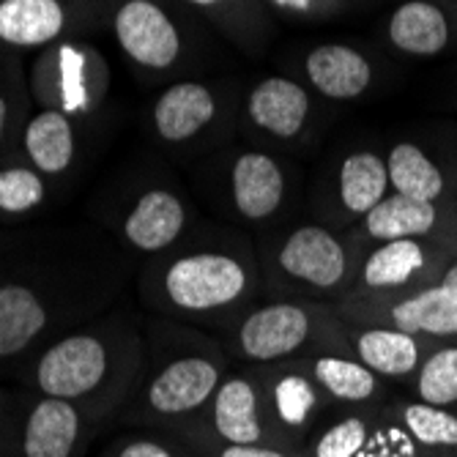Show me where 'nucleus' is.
<instances>
[{"label":"nucleus","instance_id":"nucleus-1","mask_svg":"<svg viewBox=\"0 0 457 457\" xmlns=\"http://www.w3.org/2000/svg\"><path fill=\"white\" fill-rule=\"evenodd\" d=\"M143 271L145 302L187 323L222 328L263 296L255 238L233 225H203Z\"/></svg>","mask_w":457,"mask_h":457},{"label":"nucleus","instance_id":"nucleus-2","mask_svg":"<svg viewBox=\"0 0 457 457\" xmlns=\"http://www.w3.org/2000/svg\"><path fill=\"white\" fill-rule=\"evenodd\" d=\"M263 296L302 299L337 307L356 285L364 244L320 220L282 222L258 233Z\"/></svg>","mask_w":457,"mask_h":457},{"label":"nucleus","instance_id":"nucleus-3","mask_svg":"<svg viewBox=\"0 0 457 457\" xmlns=\"http://www.w3.org/2000/svg\"><path fill=\"white\" fill-rule=\"evenodd\" d=\"M140 370V340L118 326H91L55 337L30 361L36 395L110 408L127 392Z\"/></svg>","mask_w":457,"mask_h":457},{"label":"nucleus","instance_id":"nucleus-4","mask_svg":"<svg viewBox=\"0 0 457 457\" xmlns=\"http://www.w3.org/2000/svg\"><path fill=\"white\" fill-rule=\"evenodd\" d=\"M345 320L331 304L261 296L220 331L233 364H277L318 351L345 353Z\"/></svg>","mask_w":457,"mask_h":457},{"label":"nucleus","instance_id":"nucleus-5","mask_svg":"<svg viewBox=\"0 0 457 457\" xmlns=\"http://www.w3.org/2000/svg\"><path fill=\"white\" fill-rule=\"evenodd\" d=\"M99 279L91 266L66 261L0 271V361L20 359L45 343L50 328L66 318L69 302Z\"/></svg>","mask_w":457,"mask_h":457},{"label":"nucleus","instance_id":"nucleus-6","mask_svg":"<svg viewBox=\"0 0 457 457\" xmlns=\"http://www.w3.org/2000/svg\"><path fill=\"white\" fill-rule=\"evenodd\" d=\"M230 367L233 361L217 337L184 328L145 376L140 411L151 422L179 430L209 405Z\"/></svg>","mask_w":457,"mask_h":457},{"label":"nucleus","instance_id":"nucleus-7","mask_svg":"<svg viewBox=\"0 0 457 457\" xmlns=\"http://www.w3.org/2000/svg\"><path fill=\"white\" fill-rule=\"evenodd\" d=\"M181 441L195 452L205 444H277L287 446L269 413L261 367L238 364L225 372L222 384L197 417L179 428ZM290 449V446H287Z\"/></svg>","mask_w":457,"mask_h":457},{"label":"nucleus","instance_id":"nucleus-8","mask_svg":"<svg viewBox=\"0 0 457 457\" xmlns=\"http://www.w3.org/2000/svg\"><path fill=\"white\" fill-rule=\"evenodd\" d=\"M220 214L246 233H266L290 217L294 181L287 168L266 151H238L217 184Z\"/></svg>","mask_w":457,"mask_h":457},{"label":"nucleus","instance_id":"nucleus-9","mask_svg":"<svg viewBox=\"0 0 457 457\" xmlns=\"http://www.w3.org/2000/svg\"><path fill=\"white\" fill-rule=\"evenodd\" d=\"M359 326H389L428 340H457V261L428 287L395 296H348L335 307Z\"/></svg>","mask_w":457,"mask_h":457},{"label":"nucleus","instance_id":"nucleus-10","mask_svg":"<svg viewBox=\"0 0 457 457\" xmlns=\"http://www.w3.org/2000/svg\"><path fill=\"white\" fill-rule=\"evenodd\" d=\"M454 261V249L436 241L392 238L370 244L361 255L351 296H395L436 285Z\"/></svg>","mask_w":457,"mask_h":457},{"label":"nucleus","instance_id":"nucleus-11","mask_svg":"<svg viewBox=\"0 0 457 457\" xmlns=\"http://www.w3.org/2000/svg\"><path fill=\"white\" fill-rule=\"evenodd\" d=\"M376 457H457V411L392 395L378 408Z\"/></svg>","mask_w":457,"mask_h":457},{"label":"nucleus","instance_id":"nucleus-12","mask_svg":"<svg viewBox=\"0 0 457 457\" xmlns=\"http://www.w3.org/2000/svg\"><path fill=\"white\" fill-rule=\"evenodd\" d=\"M351 233L364 246L392 238H422L457 253V197L436 203L389 192L376 209L351 228Z\"/></svg>","mask_w":457,"mask_h":457},{"label":"nucleus","instance_id":"nucleus-13","mask_svg":"<svg viewBox=\"0 0 457 457\" xmlns=\"http://www.w3.org/2000/svg\"><path fill=\"white\" fill-rule=\"evenodd\" d=\"M266 384V400L271 422L279 438L290 449H304V444L315 436V430L335 417L337 408L326 400V395L315 386V381L290 361L277 364H255Z\"/></svg>","mask_w":457,"mask_h":457},{"label":"nucleus","instance_id":"nucleus-14","mask_svg":"<svg viewBox=\"0 0 457 457\" xmlns=\"http://www.w3.org/2000/svg\"><path fill=\"white\" fill-rule=\"evenodd\" d=\"M197 228V214L173 187H145L120 214L118 233L123 244L145 255H159L176 246Z\"/></svg>","mask_w":457,"mask_h":457},{"label":"nucleus","instance_id":"nucleus-15","mask_svg":"<svg viewBox=\"0 0 457 457\" xmlns=\"http://www.w3.org/2000/svg\"><path fill=\"white\" fill-rule=\"evenodd\" d=\"M112 30L123 55L145 71H168L181 58V30L154 0H123L115 9Z\"/></svg>","mask_w":457,"mask_h":457},{"label":"nucleus","instance_id":"nucleus-16","mask_svg":"<svg viewBox=\"0 0 457 457\" xmlns=\"http://www.w3.org/2000/svg\"><path fill=\"white\" fill-rule=\"evenodd\" d=\"M392 192L389 170H386V156L376 151H351L340 164L335 181L328 187V197L323 209H318V220L351 230L361 217H367L376 205Z\"/></svg>","mask_w":457,"mask_h":457},{"label":"nucleus","instance_id":"nucleus-17","mask_svg":"<svg viewBox=\"0 0 457 457\" xmlns=\"http://www.w3.org/2000/svg\"><path fill=\"white\" fill-rule=\"evenodd\" d=\"M88 433V411L58 397L38 395L22 413L17 457H77Z\"/></svg>","mask_w":457,"mask_h":457},{"label":"nucleus","instance_id":"nucleus-18","mask_svg":"<svg viewBox=\"0 0 457 457\" xmlns=\"http://www.w3.org/2000/svg\"><path fill=\"white\" fill-rule=\"evenodd\" d=\"M290 364L304 370L337 411H378L392 397V384L345 353L318 351L290 359Z\"/></svg>","mask_w":457,"mask_h":457},{"label":"nucleus","instance_id":"nucleus-19","mask_svg":"<svg viewBox=\"0 0 457 457\" xmlns=\"http://www.w3.org/2000/svg\"><path fill=\"white\" fill-rule=\"evenodd\" d=\"M343 318V315H340ZM345 320V318H343ZM438 340L408 335L389 326H359L345 320L343 328V348L345 356H353L364 367H370L386 384H405L420 370L428 348Z\"/></svg>","mask_w":457,"mask_h":457},{"label":"nucleus","instance_id":"nucleus-20","mask_svg":"<svg viewBox=\"0 0 457 457\" xmlns=\"http://www.w3.org/2000/svg\"><path fill=\"white\" fill-rule=\"evenodd\" d=\"M104 88V69L91 50L58 47L36 66V91L47 110L86 112Z\"/></svg>","mask_w":457,"mask_h":457},{"label":"nucleus","instance_id":"nucleus-21","mask_svg":"<svg viewBox=\"0 0 457 457\" xmlns=\"http://www.w3.org/2000/svg\"><path fill=\"white\" fill-rule=\"evenodd\" d=\"M220 115L217 94L195 79L176 82L164 91L154 104V129L156 135L170 143L184 145L195 143L205 129H212Z\"/></svg>","mask_w":457,"mask_h":457},{"label":"nucleus","instance_id":"nucleus-22","mask_svg":"<svg viewBox=\"0 0 457 457\" xmlns=\"http://www.w3.org/2000/svg\"><path fill=\"white\" fill-rule=\"evenodd\" d=\"M246 115L274 140L302 137L310 120V94L287 77H266L246 96Z\"/></svg>","mask_w":457,"mask_h":457},{"label":"nucleus","instance_id":"nucleus-23","mask_svg":"<svg viewBox=\"0 0 457 457\" xmlns=\"http://www.w3.org/2000/svg\"><path fill=\"white\" fill-rule=\"evenodd\" d=\"M386 38L405 55L436 58L449 50L454 25L449 12L436 0H405L386 22Z\"/></svg>","mask_w":457,"mask_h":457},{"label":"nucleus","instance_id":"nucleus-24","mask_svg":"<svg viewBox=\"0 0 457 457\" xmlns=\"http://www.w3.org/2000/svg\"><path fill=\"white\" fill-rule=\"evenodd\" d=\"M304 74L310 86L326 99H359L372 82V63L348 45H320L307 53Z\"/></svg>","mask_w":457,"mask_h":457},{"label":"nucleus","instance_id":"nucleus-25","mask_svg":"<svg viewBox=\"0 0 457 457\" xmlns=\"http://www.w3.org/2000/svg\"><path fill=\"white\" fill-rule=\"evenodd\" d=\"M69 22L66 0H0V41L17 50L53 45Z\"/></svg>","mask_w":457,"mask_h":457},{"label":"nucleus","instance_id":"nucleus-26","mask_svg":"<svg viewBox=\"0 0 457 457\" xmlns=\"http://www.w3.org/2000/svg\"><path fill=\"white\" fill-rule=\"evenodd\" d=\"M386 170L392 192L436 203L457 197V181H452L444 164L413 140H400L389 148Z\"/></svg>","mask_w":457,"mask_h":457},{"label":"nucleus","instance_id":"nucleus-27","mask_svg":"<svg viewBox=\"0 0 457 457\" xmlns=\"http://www.w3.org/2000/svg\"><path fill=\"white\" fill-rule=\"evenodd\" d=\"M22 148L30 168H36L45 179L63 176L71 168L77 151L71 118L61 110H47V107L36 112L22 132Z\"/></svg>","mask_w":457,"mask_h":457},{"label":"nucleus","instance_id":"nucleus-28","mask_svg":"<svg viewBox=\"0 0 457 457\" xmlns=\"http://www.w3.org/2000/svg\"><path fill=\"white\" fill-rule=\"evenodd\" d=\"M378 411H337L304 444V457H376Z\"/></svg>","mask_w":457,"mask_h":457},{"label":"nucleus","instance_id":"nucleus-29","mask_svg":"<svg viewBox=\"0 0 457 457\" xmlns=\"http://www.w3.org/2000/svg\"><path fill=\"white\" fill-rule=\"evenodd\" d=\"M411 397L457 411V340L433 343L408 381Z\"/></svg>","mask_w":457,"mask_h":457},{"label":"nucleus","instance_id":"nucleus-30","mask_svg":"<svg viewBox=\"0 0 457 457\" xmlns=\"http://www.w3.org/2000/svg\"><path fill=\"white\" fill-rule=\"evenodd\" d=\"M47 200V179L30 164L0 168V214L22 217Z\"/></svg>","mask_w":457,"mask_h":457},{"label":"nucleus","instance_id":"nucleus-31","mask_svg":"<svg viewBox=\"0 0 457 457\" xmlns=\"http://www.w3.org/2000/svg\"><path fill=\"white\" fill-rule=\"evenodd\" d=\"M195 452L203 457H304L299 449L277 444H205Z\"/></svg>","mask_w":457,"mask_h":457},{"label":"nucleus","instance_id":"nucleus-32","mask_svg":"<svg viewBox=\"0 0 457 457\" xmlns=\"http://www.w3.org/2000/svg\"><path fill=\"white\" fill-rule=\"evenodd\" d=\"M112 457H197V452H192L184 441L164 444L156 438H129L115 449Z\"/></svg>","mask_w":457,"mask_h":457},{"label":"nucleus","instance_id":"nucleus-33","mask_svg":"<svg viewBox=\"0 0 457 457\" xmlns=\"http://www.w3.org/2000/svg\"><path fill=\"white\" fill-rule=\"evenodd\" d=\"M9 127H12V107H9V96L0 91V151H4V145H6Z\"/></svg>","mask_w":457,"mask_h":457},{"label":"nucleus","instance_id":"nucleus-34","mask_svg":"<svg viewBox=\"0 0 457 457\" xmlns=\"http://www.w3.org/2000/svg\"><path fill=\"white\" fill-rule=\"evenodd\" d=\"M277 6H285V9H294V12H310L315 6V0H274Z\"/></svg>","mask_w":457,"mask_h":457},{"label":"nucleus","instance_id":"nucleus-35","mask_svg":"<svg viewBox=\"0 0 457 457\" xmlns=\"http://www.w3.org/2000/svg\"><path fill=\"white\" fill-rule=\"evenodd\" d=\"M187 4H192L197 9H220V6L228 4V0H187Z\"/></svg>","mask_w":457,"mask_h":457},{"label":"nucleus","instance_id":"nucleus-36","mask_svg":"<svg viewBox=\"0 0 457 457\" xmlns=\"http://www.w3.org/2000/svg\"><path fill=\"white\" fill-rule=\"evenodd\" d=\"M197 457H203V454H197Z\"/></svg>","mask_w":457,"mask_h":457}]
</instances>
